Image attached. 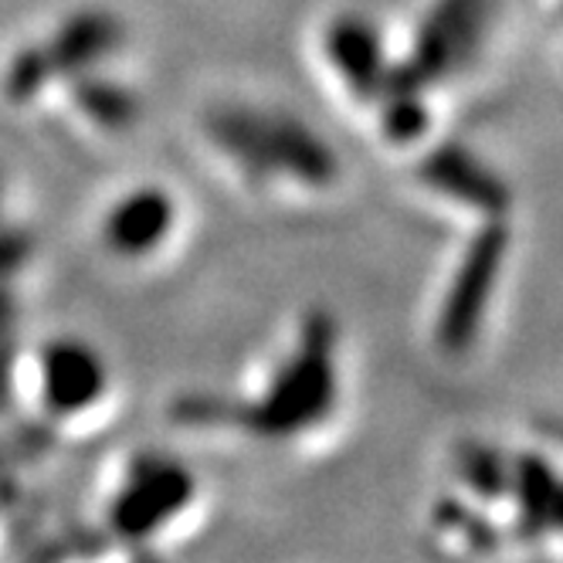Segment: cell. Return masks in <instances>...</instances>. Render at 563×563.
Wrapping results in <instances>:
<instances>
[{
    "instance_id": "3",
    "label": "cell",
    "mask_w": 563,
    "mask_h": 563,
    "mask_svg": "<svg viewBox=\"0 0 563 563\" xmlns=\"http://www.w3.org/2000/svg\"><path fill=\"white\" fill-rule=\"evenodd\" d=\"M482 0H441V8L431 14L424 37H421V55H418V71L421 75H441L452 62L465 55L472 45L468 37H478L482 24Z\"/></svg>"
},
{
    "instance_id": "2",
    "label": "cell",
    "mask_w": 563,
    "mask_h": 563,
    "mask_svg": "<svg viewBox=\"0 0 563 563\" xmlns=\"http://www.w3.org/2000/svg\"><path fill=\"white\" fill-rule=\"evenodd\" d=\"M174 224V205L164 190H136L126 200H119L115 211L106 221V234L115 245V252L140 255L146 249H156L167 238Z\"/></svg>"
},
{
    "instance_id": "7",
    "label": "cell",
    "mask_w": 563,
    "mask_h": 563,
    "mask_svg": "<svg viewBox=\"0 0 563 563\" xmlns=\"http://www.w3.org/2000/svg\"><path fill=\"white\" fill-rule=\"evenodd\" d=\"M431 180L441 187V190H449V194H468L475 190V197L482 200L486 194H496V187L486 180V174H478V167H472L468 159L455 156V153H445V156H438L434 164H431Z\"/></svg>"
},
{
    "instance_id": "4",
    "label": "cell",
    "mask_w": 563,
    "mask_h": 563,
    "mask_svg": "<svg viewBox=\"0 0 563 563\" xmlns=\"http://www.w3.org/2000/svg\"><path fill=\"white\" fill-rule=\"evenodd\" d=\"M330 55L336 68L350 78L356 89H377L384 62H380V45L371 24L360 21H340L330 31Z\"/></svg>"
},
{
    "instance_id": "1",
    "label": "cell",
    "mask_w": 563,
    "mask_h": 563,
    "mask_svg": "<svg viewBox=\"0 0 563 563\" xmlns=\"http://www.w3.org/2000/svg\"><path fill=\"white\" fill-rule=\"evenodd\" d=\"M211 136L249 174H292L306 184H323L333 177L330 150L292 115L241 106L221 109L211 115Z\"/></svg>"
},
{
    "instance_id": "6",
    "label": "cell",
    "mask_w": 563,
    "mask_h": 563,
    "mask_svg": "<svg viewBox=\"0 0 563 563\" xmlns=\"http://www.w3.org/2000/svg\"><path fill=\"white\" fill-rule=\"evenodd\" d=\"M496 272V252L489 255H472V262L459 275V289H455V306L462 312L452 316V323H468L472 316H478L482 302L489 296V282Z\"/></svg>"
},
{
    "instance_id": "5",
    "label": "cell",
    "mask_w": 563,
    "mask_h": 563,
    "mask_svg": "<svg viewBox=\"0 0 563 563\" xmlns=\"http://www.w3.org/2000/svg\"><path fill=\"white\" fill-rule=\"evenodd\" d=\"M48 387L62 408H78L99 390V360L78 343H65L48 356Z\"/></svg>"
}]
</instances>
